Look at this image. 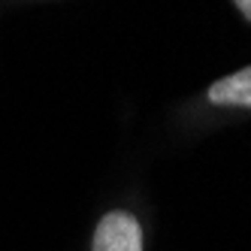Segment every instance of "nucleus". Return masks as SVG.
Listing matches in <instances>:
<instances>
[{
  "instance_id": "2",
  "label": "nucleus",
  "mask_w": 251,
  "mask_h": 251,
  "mask_svg": "<svg viewBox=\"0 0 251 251\" xmlns=\"http://www.w3.org/2000/svg\"><path fill=\"white\" fill-rule=\"evenodd\" d=\"M209 100L218 106H245V109H251V67L218 79L209 88Z\"/></svg>"
},
{
  "instance_id": "3",
  "label": "nucleus",
  "mask_w": 251,
  "mask_h": 251,
  "mask_svg": "<svg viewBox=\"0 0 251 251\" xmlns=\"http://www.w3.org/2000/svg\"><path fill=\"white\" fill-rule=\"evenodd\" d=\"M233 3H236V6H239V12L251 22V0H233Z\"/></svg>"
},
{
  "instance_id": "1",
  "label": "nucleus",
  "mask_w": 251,
  "mask_h": 251,
  "mask_svg": "<svg viewBox=\"0 0 251 251\" xmlns=\"http://www.w3.org/2000/svg\"><path fill=\"white\" fill-rule=\"evenodd\" d=\"M91 251H142V227L127 212L103 215L94 230Z\"/></svg>"
}]
</instances>
